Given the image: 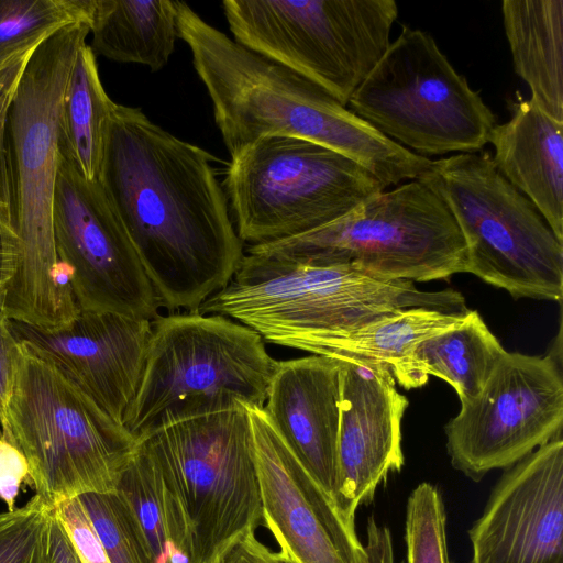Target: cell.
<instances>
[{"label":"cell","mask_w":563,"mask_h":563,"mask_svg":"<svg viewBox=\"0 0 563 563\" xmlns=\"http://www.w3.org/2000/svg\"><path fill=\"white\" fill-rule=\"evenodd\" d=\"M213 159L141 109L114 102L99 181L168 310L196 312L244 256Z\"/></svg>","instance_id":"cell-1"},{"label":"cell","mask_w":563,"mask_h":563,"mask_svg":"<svg viewBox=\"0 0 563 563\" xmlns=\"http://www.w3.org/2000/svg\"><path fill=\"white\" fill-rule=\"evenodd\" d=\"M175 7L178 37L191 52L230 156L265 136L299 137L349 157L384 188L418 179L430 165L312 80L239 44L186 2Z\"/></svg>","instance_id":"cell-2"},{"label":"cell","mask_w":563,"mask_h":563,"mask_svg":"<svg viewBox=\"0 0 563 563\" xmlns=\"http://www.w3.org/2000/svg\"><path fill=\"white\" fill-rule=\"evenodd\" d=\"M89 33V22H77L45 40L30 57L9 112V207L20 256L3 307L11 321L44 330L65 328L79 312L56 252L53 196L62 101Z\"/></svg>","instance_id":"cell-3"},{"label":"cell","mask_w":563,"mask_h":563,"mask_svg":"<svg viewBox=\"0 0 563 563\" xmlns=\"http://www.w3.org/2000/svg\"><path fill=\"white\" fill-rule=\"evenodd\" d=\"M158 483L172 545L202 563L263 525L244 404L168 422L137 441Z\"/></svg>","instance_id":"cell-4"},{"label":"cell","mask_w":563,"mask_h":563,"mask_svg":"<svg viewBox=\"0 0 563 563\" xmlns=\"http://www.w3.org/2000/svg\"><path fill=\"white\" fill-rule=\"evenodd\" d=\"M413 307L468 310L464 297L451 288L423 291L412 282L383 279L350 266L244 252L229 284L196 312L228 317L263 341L312 353L329 335Z\"/></svg>","instance_id":"cell-5"},{"label":"cell","mask_w":563,"mask_h":563,"mask_svg":"<svg viewBox=\"0 0 563 563\" xmlns=\"http://www.w3.org/2000/svg\"><path fill=\"white\" fill-rule=\"evenodd\" d=\"M1 435L26 459L27 483L49 506L114 493L137 442L62 368L23 341L12 356Z\"/></svg>","instance_id":"cell-6"},{"label":"cell","mask_w":563,"mask_h":563,"mask_svg":"<svg viewBox=\"0 0 563 563\" xmlns=\"http://www.w3.org/2000/svg\"><path fill=\"white\" fill-rule=\"evenodd\" d=\"M277 363L260 334L228 317L157 314L123 426L137 442L178 419L238 404L263 408Z\"/></svg>","instance_id":"cell-7"},{"label":"cell","mask_w":563,"mask_h":563,"mask_svg":"<svg viewBox=\"0 0 563 563\" xmlns=\"http://www.w3.org/2000/svg\"><path fill=\"white\" fill-rule=\"evenodd\" d=\"M246 253L412 283L445 279L466 266V243L452 213L418 179L374 195L331 223Z\"/></svg>","instance_id":"cell-8"},{"label":"cell","mask_w":563,"mask_h":563,"mask_svg":"<svg viewBox=\"0 0 563 563\" xmlns=\"http://www.w3.org/2000/svg\"><path fill=\"white\" fill-rule=\"evenodd\" d=\"M448 207L466 243L465 273L515 299L561 301L563 243L488 152L432 161L418 177Z\"/></svg>","instance_id":"cell-9"},{"label":"cell","mask_w":563,"mask_h":563,"mask_svg":"<svg viewBox=\"0 0 563 563\" xmlns=\"http://www.w3.org/2000/svg\"><path fill=\"white\" fill-rule=\"evenodd\" d=\"M223 190L243 243L297 236L385 190L364 167L316 142L265 136L231 156Z\"/></svg>","instance_id":"cell-10"},{"label":"cell","mask_w":563,"mask_h":563,"mask_svg":"<svg viewBox=\"0 0 563 563\" xmlns=\"http://www.w3.org/2000/svg\"><path fill=\"white\" fill-rule=\"evenodd\" d=\"M384 136L427 157L476 153L496 118L434 38L404 25L347 102Z\"/></svg>","instance_id":"cell-11"},{"label":"cell","mask_w":563,"mask_h":563,"mask_svg":"<svg viewBox=\"0 0 563 563\" xmlns=\"http://www.w3.org/2000/svg\"><path fill=\"white\" fill-rule=\"evenodd\" d=\"M234 41L312 80L347 107L387 51L394 0H224Z\"/></svg>","instance_id":"cell-12"},{"label":"cell","mask_w":563,"mask_h":563,"mask_svg":"<svg viewBox=\"0 0 563 563\" xmlns=\"http://www.w3.org/2000/svg\"><path fill=\"white\" fill-rule=\"evenodd\" d=\"M562 353L505 352L481 391L444 427L452 466L473 481L562 435Z\"/></svg>","instance_id":"cell-13"},{"label":"cell","mask_w":563,"mask_h":563,"mask_svg":"<svg viewBox=\"0 0 563 563\" xmlns=\"http://www.w3.org/2000/svg\"><path fill=\"white\" fill-rule=\"evenodd\" d=\"M53 232L79 310L147 320L159 314L152 284L101 183L82 178L60 155Z\"/></svg>","instance_id":"cell-14"},{"label":"cell","mask_w":563,"mask_h":563,"mask_svg":"<svg viewBox=\"0 0 563 563\" xmlns=\"http://www.w3.org/2000/svg\"><path fill=\"white\" fill-rule=\"evenodd\" d=\"M263 526L297 563H366L355 529L303 468L263 408L247 406Z\"/></svg>","instance_id":"cell-15"},{"label":"cell","mask_w":563,"mask_h":563,"mask_svg":"<svg viewBox=\"0 0 563 563\" xmlns=\"http://www.w3.org/2000/svg\"><path fill=\"white\" fill-rule=\"evenodd\" d=\"M471 563H563V440L506 468L468 531Z\"/></svg>","instance_id":"cell-16"},{"label":"cell","mask_w":563,"mask_h":563,"mask_svg":"<svg viewBox=\"0 0 563 563\" xmlns=\"http://www.w3.org/2000/svg\"><path fill=\"white\" fill-rule=\"evenodd\" d=\"M408 399L387 366L342 361L334 506L355 529V512L404 465L401 421Z\"/></svg>","instance_id":"cell-17"},{"label":"cell","mask_w":563,"mask_h":563,"mask_svg":"<svg viewBox=\"0 0 563 563\" xmlns=\"http://www.w3.org/2000/svg\"><path fill=\"white\" fill-rule=\"evenodd\" d=\"M10 327L18 341L43 353L123 424L143 374L152 320L79 310L73 322L59 330L11 320Z\"/></svg>","instance_id":"cell-18"},{"label":"cell","mask_w":563,"mask_h":563,"mask_svg":"<svg viewBox=\"0 0 563 563\" xmlns=\"http://www.w3.org/2000/svg\"><path fill=\"white\" fill-rule=\"evenodd\" d=\"M341 368L342 361L322 355L278 361L263 407L273 428L333 505Z\"/></svg>","instance_id":"cell-19"},{"label":"cell","mask_w":563,"mask_h":563,"mask_svg":"<svg viewBox=\"0 0 563 563\" xmlns=\"http://www.w3.org/2000/svg\"><path fill=\"white\" fill-rule=\"evenodd\" d=\"M509 106L510 119L488 137L494 164L563 243V122L518 92Z\"/></svg>","instance_id":"cell-20"},{"label":"cell","mask_w":563,"mask_h":563,"mask_svg":"<svg viewBox=\"0 0 563 563\" xmlns=\"http://www.w3.org/2000/svg\"><path fill=\"white\" fill-rule=\"evenodd\" d=\"M505 352L478 312L468 310L460 323L416 343L390 372L406 389L437 376L464 401L481 391Z\"/></svg>","instance_id":"cell-21"},{"label":"cell","mask_w":563,"mask_h":563,"mask_svg":"<svg viewBox=\"0 0 563 563\" xmlns=\"http://www.w3.org/2000/svg\"><path fill=\"white\" fill-rule=\"evenodd\" d=\"M501 14L515 71L530 99L563 122V0H504Z\"/></svg>","instance_id":"cell-22"},{"label":"cell","mask_w":563,"mask_h":563,"mask_svg":"<svg viewBox=\"0 0 563 563\" xmlns=\"http://www.w3.org/2000/svg\"><path fill=\"white\" fill-rule=\"evenodd\" d=\"M90 33L95 55L158 71L178 37L175 1L93 0Z\"/></svg>","instance_id":"cell-23"},{"label":"cell","mask_w":563,"mask_h":563,"mask_svg":"<svg viewBox=\"0 0 563 563\" xmlns=\"http://www.w3.org/2000/svg\"><path fill=\"white\" fill-rule=\"evenodd\" d=\"M114 102L87 43L78 49L59 113V155L82 178L99 180L110 113Z\"/></svg>","instance_id":"cell-24"},{"label":"cell","mask_w":563,"mask_h":563,"mask_svg":"<svg viewBox=\"0 0 563 563\" xmlns=\"http://www.w3.org/2000/svg\"><path fill=\"white\" fill-rule=\"evenodd\" d=\"M468 311V310H467ZM413 307L321 340L312 355L389 369L419 341L460 323L467 312Z\"/></svg>","instance_id":"cell-25"},{"label":"cell","mask_w":563,"mask_h":563,"mask_svg":"<svg viewBox=\"0 0 563 563\" xmlns=\"http://www.w3.org/2000/svg\"><path fill=\"white\" fill-rule=\"evenodd\" d=\"M93 0H0V67L63 27L91 20Z\"/></svg>","instance_id":"cell-26"},{"label":"cell","mask_w":563,"mask_h":563,"mask_svg":"<svg viewBox=\"0 0 563 563\" xmlns=\"http://www.w3.org/2000/svg\"><path fill=\"white\" fill-rule=\"evenodd\" d=\"M114 493L130 515L151 563H170L172 556L180 552L169 541L155 471L137 446Z\"/></svg>","instance_id":"cell-27"},{"label":"cell","mask_w":563,"mask_h":563,"mask_svg":"<svg viewBox=\"0 0 563 563\" xmlns=\"http://www.w3.org/2000/svg\"><path fill=\"white\" fill-rule=\"evenodd\" d=\"M408 563H452L446 541V514L440 490L419 484L406 506Z\"/></svg>","instance_id":"cell-28"},{"label":"cell","mask_w":563,"mask_h":563,"mask_svg":"<svg viewBox=\"0 0 563 563\" xmlns=\"http://www.w3.org/2000/svg\"><path fill=\"white\" fill-rule=\"evenodd\" d=\"M54 507L34 495L25 505L0 512V563H53Z\"/></svg>","instance_id":"cell-29"},{"label":"cell","mask_w":563,"mask_h":563,"mask_svg":"<svg viewBox=\"0 0 563 563\" xmlns=\"http://www.w3.org/2000/svg\"><path fill=\"white\" fill-rule=\"evenodd\" d=\"M85 508L110 563H151L124 505L115 493L84 494Z\"/></svg>","instance_id":"cell-30"},{"label":"cell","mask_w":563,"mask_h":563,"mask_svg":"<svg viewBox=\"0 0 563 563\" xmlns=\"http://www.w3.org/2000/svg\"><path fill=\"white\" fill-rule=\"evenodd\" d=\"M55 508L82 563H110L103 545L78 497L65 500L55 506Z\"/></svg>","instance_id":"cell-31"},{"label":"cell","mask_w":563,"mask_h":563,"mask_svg":"<svg viewBox=\"0 0 563 563\" xmlns=\"http://www.w3.org/2000/svg\"><path fill=\"white\" fill-rule=\"evenodd\" d=\"M34 52V51H33ZM33 52L0 67V200L9 205L7 131L10 108L20 79Z\"/></svg>","instance_id":"cell-32"},{"label":"cell","mask_w":563,"mask_h":563,"mask_svg":"<svg viewBox=\"0 0 563 563\" xmlns=\"http://www.w3.org/2000/svg\"><path fill=\"white\" fill-rule=\"evenodd\" d=\"M27 474L29 465L24 455L0 435V498L8 510L15 509V499Z\"/></svg>","instance_id":"cell-33"},{"label":"cell","mask_w":563,"mask_h":563,"mask_svg":"<svg viewBox=\"0 0 563 563\" xmlns=\"http://www.w3.org/2000/svg\"><path fill=\"white\" fill-rule=\"evenodd\" d=\"M222 563H297L287 552L273 551L255 533L235 542L224 554Z\"/></svg>","instance_id":"cell-34"},{"label":"cell","mask_w":563,"mask_h":563,"mask_svg":"<svg viewBox=\"0 0 563 563\" xmlns=\"http://www.w3.org/2000/svg\"><path fill=\"white\" fill-rule=\"evenodd\" d=\"M20 256V242L10 207L0 200V287H4L15 272Z\"/></svg>","instance_id":"cell-35"},{"label":"cell","mask_w":563,"mask_h":563,"mask_svg":"<svg viewBox=\"0 0 563 563\" xmlns=\"http://www.w3.org/2000/svg\"><path fill=\"white\" fill-rule=\"evenodd\" d=\"M3 300L4 287H0V419L3 415L11 378L12 356L18 344V340L11 331L10 319L4 311Z\"/></svg>","instance_id":"cell-36"},{"label":"cell","mask_w":563,"mask_h":563,"mask_svg":"<svg viewBox=\"0 0 563 563\" xmlns=\"http://www.w3.org/2000/svg\"><path fill=\"white\" fill-rule=\"evenodd\" d=\"M363 547L366 563H395L390 530L379 525L373 516L367 519L366 543Z\"/></svg>","instance_id":"cell-37"},{"label":"cell","mask_w":563,"mask_h":563,"mask_svg":"<svg viewBox=\"0 0 563 563\" xmlns=\"http://www.w3.org/2000/svg\"><path fill=\"white\" fill-rule=\"evenodd\" d=\"M49 540L53 563H82L55 507L51 521Z\"/></svg>","instance_id":"cell-38"},{"label":"cell","mask_w":563,"mask_h":563,"mask_svg":"<svg viewBox=\"0 0 563 563\" xmlns=\"http://www.w3.org/2000/svg\"><path fill=\"white\" fill-rule=\"evenodd\" d=\"M232 547V545H231ZM227 548L224 550H221L220 552L216 553L213 556H211L209 560L202 562V563H222L223 556L225 552L231 548Z\"/></svg>","instance_id":"cell-39"}]
</instances>
